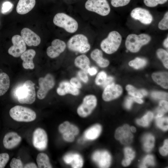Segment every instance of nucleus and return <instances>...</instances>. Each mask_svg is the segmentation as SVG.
Returning a JSON list of instances; mask_svg holds the SVG:
<instances>
[{"label": "nucleus", "mask_w": 168, "mask_h": 168, "mask_svg": "<svg viewBox=\"0 0 168 168\" xmlns=\"http://www.w3.org/2000/svg\"><path fill=\"white\" fill-rule=\"evenodd\" d=\"M35 83L30 80L18 85L13 91L14 97L20 103L32 104L35 100Z\"/></svg>", "instance_id": "obj_1"}, {"label": "nucleus", "mask_w": 168, "mask_h": 168, "mask_svg": "<svg viewBox=\"0 0 168 168\" xmlns=\"http://www.w3.org/2000/svg\"><path fill=\"white\" fill-rule=\"evenodd\" d=\"M9 113L14 120L20 122H30L36 118L35 112L32 109L21 105H16L10 110Z\"/></svg>", "instance_id": "obj_2"}, {"label": "nucleus", "mask_w": 168, "mask_h": 168, "mask_svg": "<svg viewBox=\"0 0 168 168\" xmlns=\"http://www.w3.org/2000/svg\"><path fill=\"white\" fill-rule=\"evenodd\" d=\"M151 40V37L147 34L143 33L137 35L131 34L127 36L125 45L128 50L132 53H136L142 46L147 44Z\"/></svg>", "instance_id": "obj_3"}, {"label": "nucleus", "mask_w": 168, "mask_h": 168, "mask_svg": "<svg viewBox=\"0 0 168 168\" xmlns=\"http://www.w3.org/2000/svg\"><path fill=\"white\" fill-rule=\"evenodd\" d=\"M67 45L70 50L84 54L90 49L91 46L87 37L82 34L75 35L68 40Z\"/></svg>", "instance_id": "obj_4"}, {"label": "nucleus", "mask_w": 168, "mask_h": 168, "mask_svg": "<svg viewBox=\"0 0 168 168\" xmlns=\"http://www.w3.org/2000/svg\"><path fill=\"white\" fill-rule=\"evenodd\" d=\"M122 36L117 31H112L107 37L101 41L100 46L103 51L107 54H112L119 48L122 41Z\"/></svg>", "instance_id": "obj_5"}, {"label": "nucleus", "mask_w": 168, "mask_h": 168, "mask_svg": "<svg viewBox=\"0 0 168 168\" xmlns=\"http://www.w3.org/2000/svg\"><path fill=\"white\" fill-rule=\"evenodd\" d=\"M54 24L64 29L69 33L75 32L78 26L77 21L73 18L64 13H58L54 16Z\"/></svg>", "instance_id": "obj_6"}, {"label": "nucleus", "mask_w": 168, "mask_h": 168, "mask_svg": "<svg viewBox=\"0 0 168 168\" xmlns=\"http://www.w3.org/2000/svg\"><path fill=\"white\" fill-rule=\"evenodd\" d=\"M97 100L93 95H89L84 97L82 103L78 107L77 113L79 116L86 118L90 115L96 106Z\"/></svg>", "instance_id": "obj_7"}, {"label": "nucleus", "mask_w": 168, "mask_h": 168, "mask_svg": "<svg viewBox=\"0 0 168 168\" xmlns=\"http://www.w3.org/2000/svg\"><path fill=\"white\" fill-rule=\"evenodd\" d=\"M85 7L89 11L103 16L108 15L110 11L107 0H87L85 4Z\"/></svg>", "instance_id": "obj_8"}, {"label": "nucleus", "mask_w": 168, "mask_h": 168, "mask_svg": "<svg viewBox=\"0 0 168 168\" xmlns=\"http://www.w3.org/2000/svg\"><path fill=\"white\" fill-rule=\"evenodd\" d=\"M58 130L62 134L63 140L70 142L74 141L75 136L79 133L78 128L68 121H65L60 124L58 127Z\"/></svg>", "instance_id": "obj_9"}, {"label": "nucleus", "mask_w": 168, "mask_h": 168, "mask_svg": "<svg viewBox=\"0 0 168 168\" xmlns=\"http://www.w3.org/2000/svg\"><path fill=\"white\" fill-rule=\"evenodd\" d=\"M39 88L37 93V96L40 100L45 98L48 91L54 87L55 82L54 76L51 74H47L44 77L39 79Z\"/></svg>", "instance_id": "obj_10"}, {"label": "nucleus", "mask_w": 168, "mask_h": 168, "mask_svg": "<svg viewBox=\"0 0 168 168\" xmlns=\"http://www.w3.org/2000/svg\"><path fill=\"white\" fill-rule=\"evenodd\" d=\"M48 142L47 133L43 129L38 128L33 134L32 143L34 147L40 151H43L47 148Z\"/></svg>", "instance_id": "obj_11"}, {"label": "nucleus", "mask_w": 168, "mask_h": 168, "mask_svg": "<svg viewBox=\"0 0 168 168\" xmlns=\"http://www.w3.org/2000/svg\"><path fill=\"white\" fill-rule=\"evenodd\" d=\"M13 45L8 49V54L14 57H18L26 50V44L21 36L14 35L12 38Z\"/></svg>", "instance_id": "obj_12"}, {"label": "nucleus", "mask_w": 168, "mask_h": 168, "mask_svg": "<svg viewBox=\"0 0 168 168\" xmlns=\"http://www.w3.org/2000/svg\"><path fill=\"white\" fill-rule=\"evenodd\" d=\"M91 158L100 168H108L111 164V156L106 151H96L92 155Z\"/></svg>", "instance_id": "obj_13"}, {"label": "nucleus", "mask_w": 168, "mask_h": 168, "mask_svg": "<svg viewBox=\"0 0 168 168\" xmlns=\"http://www.w3.org/2000/svg\"><path fill=\"white\" fill-rule=\"evenodd\" d=\"M130 16L132 18L145 25L150 24L153 20L152 16L150 12L142 8L136 7L133 9L131 12Z\"/></svg>", "instance_id": "obj_14"}, {"label": "nucleus", "mask_w": 168, "mask_h": 168, "mask_svg": "<svg viewBox=\"0 0 168 168\" xmlns=\"http://www.w3.org/2000/svg\"><path fill=\"white\" fill-rule=\"evenodd\" d=\"M122 91L121 86L113 83L105 88L102 94V98L106 101L111 100L119 97L121 94Z\"/></svg>", "instance_id": "obj_15"}, {"label": "nucleus", "mask_w": 168, "mask_h": 168, "mask_svg": "<svg viewBox=\"0 0 168 168\" xmlns=\"http://www.w3.org/2000/svg\"><path fill=\"white\" fill-rule=\"evenodd\" d=\"M115 137L121 143L127 145L131 142L133 136L131 132L129 125L125 124L117 129L115 133Z\"/></svg>", "instance_id": "obj_16"}, {"label": "nucleus", "mask_w": 168, "mask_h": 168, "mask_svg": "<svg viewBox=\"0 0 168 168\" xmlns=\"http://www.w3.org/2000/svg\"><path fill=\"white\" fill-rule=\"evenodd\" d=\"M66 47V44L64 41L55 39L52 41L51 45L47 48V54L49 57L55 58L63 52Z\"/></svg>", "instance_id": "obj_17"}, {"label": "nucleus", "mask_w": 168, "mask_h": 168, "mask_svg": "<svg viewBox=\"0 0 168 168\" xmlns=\"http://www.w3.org/2000/svg\"><path fill=\"white\" fill-rule=\"evenodd\" d=\"M21 36L28 46H37L40 44V36L28 28H24L21 30Z\"/></svg>", "instance_id": "obj_18"}, {"label": "nucleus", "mask_w": 168, "mask_h": 168, "mask_svg": "<svg viewBox=\"0 0 168 168\" xmlns=\"http://www.w3.org/2000/svg\"><path fill=\"white\" fill-rule=\"evenodd\" d=\"M21 141V137L16 133L12 132L6 133L4 136L3 143L4 147L8 149L16 147Z\"/></svg>", "instance_id": "obj_19"}, {"label": "nucleus", "mask_w": 168, "mask_h": 168, "mask_svg": "<svg viewBox=\"0 0 168 168\" xmlns=\"http://www.w3.org/2000/svg\"><path fill=\"white\" fill-rule=\"evenodd\" d=\"M63 160L67 164L70 165L73 168H82L84 164V160L82 156L77 153H69L65 155Z\"/></svg>", "instance_id": "obj_20"}, {"label": "nucleus", "mask_w": 168, "mask_h": 168, "mask_svg": "<svg viewBox=\"0 0 168 168\" xmlns=\"http://www.w3.org/2000/svg\"><path fill=\"white\" fill-rule=\"evenodd\" d=\"M57 92L60 96H64L70 94L73 96H77L80 93V91L72 85L70 82L67 81L61 82L57 89Z\"/></svg>", "instance_id": "obj_21"}, {"label": "nucleus", "mask_w": 168, "mask_h": 168, "mask_svg": "<svg viewBox=\"0 0 168 168\" xmlns=\"http://www.w3.org/2000/svg\"><path fill=\"white\" fill-rule=\"evenodd\" d=\"M36 54L35 50L29 49L26 50L20 56L23 61L22 66L26 69H32L34 68L33 59Z\"/></svg>", "instance_id": "obj_22"}, {"label": "nucleus", "mask_w": 168, "mask_h": 168, "mask_svg": "<svg viewBox=\"0 0 168 168\" xmlns=\"http://www.w3.org/2000/svg\"><path fill=\"white\" fill-rule=\"evenodd\" d=\"M35 3V0H19L16 7V12L21 15L26 14L34 7Z\"/></svg>", "instance_id": "obj_23"}, {"label": "nucleus", "mask_w": 168, "mask_h": 168, "mask_svg": "<svg viewBox=\"0 0 168 168\" xmlns=\"http://www.w3.org/2000/svg\"><path fill=\"white\" fill-rule=\"evenodd\" d=\"M101 131V126L100 124H96L90 127L85 131L84 137L87 140H94L99 137Z\"/></svg>", "instance_id": "obj_24"}, {"label": "nucleus", "mask_w": 168, "mask_h": 168, "mask_svg": "<svg viewBox=\"0 0 168 168\" xmlns=\"http://www.w3.org/2000/svg\"><path fill=\"white\" fill-rule=\"evenodd\" d=\"M90 56L91 58L100 67H106L109 64V61L103 58L102 52L98 49L93 50L91 53Z\"/></svg>", "instance_id": "obj_25"}, {"label": "nucleus", "mask_w": 168, "mask_h": 168, "mask_svg": "<svg viewBox=\"0 0 168 168\" xmlns=\"http://www.w3.org/2000/svg\"><path fill=\"white\" fill-rule=\"evenodd\" d=\"M153 80L158 84L165 89L168 88V74L167 72H158L152 75Z\"/></svg>", "instance_id": "obj_26"}, {"label": "nucleus", "mask_w": 168, "mask_h": 168, "mask_svg": "<svg viewBox=\"0 0 168 168\" xmlns=\"http://www.w3.org/2000/svg\"><path fill=\"white\" fill-rule=\"evenodd\" d=\"M74 64L77 67L87 72L90 68V61L88 57L82 54L77 56L75 59Z\"/></svg>", "instance_id": "obj_27"}, {"label": "nucleus", "mask_w": 168, "mask_h": 168, "mask_svg": "<svg viewBox=\"0 0 168 168\" xmlns=\"http://www.w3.org/2000/svg\"><path fill=\"white\" fill-rule=\"evenodd\" d=\"M36 161L38 168H52L49 156L45 153L42 152L39 153L37 156Z\"/></svg>", "instance_id": "obj_28"}, {"label": "nucleus", "mask_w": 168, "mask_h": 168, "mask_svg": "<svg viewBox=\"0 0 168 168\" xmlns=\"http://www.w3.org/2000/svg\"><path fill=\"white\" fill-rule=\"evenodd\" d=\"M10 80L9 76L5 72L0 73V96L4 95L10 86Z\"/></svg>", "instance_id": "obj_29"}, {"label": "nucleus", "mask_w": 168, "mask_h": 168, "mask_svg": "<svg viewBox=\"0 0 168 168\" xmlns=\"http://www.w3.org/2000/svg\"><path fill=\"white\" fill-rule=\"evenodd\" d=\"M144 150L147 152L150 151L154 146L155 139L154 136L151 134H147L142 138Z\"/></svg>", "instance_id": "obj_30"}, {"label": "nucleus", "mask_w": 168, "mask_h": 168, "mask_svg": "<svg viewBox=\"0 0 168 168\" xmlns=\"http://www.w3.org/2000/svg\"><path fill=\"white\" fill-rule=\"evenodd\" d=\"M125 159L122 162V164L124 166H128L131 161L135 156V152L131 148L127 147L124 149Z\"/></svg>", "instance_id": "obj_31"}, {"label": "nucleus", "mask_w": 168, "mask_h": 168, "mask_svg": "<svg viewBox=\"0 0 168 168\" xmlns=\"http://www.w3.org/2000/svg\"><path fill=\"white\" fill-rule=\"evenodd\" d=\"M153 116L152 112H148L141 119H138L136 122L139 125L144 127L147 126L152 120Z\"/></svg>", "instance_id": "obj_32"}, {"label": "nucleus", "mask_w": 168, "mask_h": 168, "mask_svg": "<svg viewBox=\"0 0 168 168\" xmlns=\"http://www.w3.org/2000/svg\"><path fill=\"white\" fill-rule=\"evenodd\" d=\"M147 63V60L143 58L137 57L129 62V65L134 68L138 69L143 67Z\"/></svg>", "instance_id": "obj_33"}, {"label": "nucleus", "mask_w": 168, "mask_h": 168, "mask_svg": "<svg viewBox=\"0 0 168 168\" xmlns=\"http://www.w3.org/2000/svg\"><path fill=\"white\" fill-rule=\"evenodd\" d=\"M157 57L162 62L164 66L168 68V53L166 50L162 49H159L156 51Z\"/></svg>", "instance_id": "obj_34"}, {"label": "nucleus", "mask_w": 168, "mask_h": 168, "mask_svg": "<svg viewBox=\"0 0 168 168\" xmlns=\"http://www.w3.org/2000/svg\"><path fill=\"white\" fill-rule=\"evenodd\" d=\"M168 102L163 100L159 102V106L157 110V113L156 118L162 117L168 111Z\"/></svg>", "instance_id": "obj_35"}, {"label": "nucleus", "mask_w": 168, "mask_h": 168, "mask_svg": "<svg viewBox=\"0 0 168 168\" xmlns=\"http://www.w3.org/2000/svg\"><path fill=\"white\" fill-rule=\"evenodd\" d=\"M156 123L157 126L164 131L167 130L168 117H158L156 118Z\"/></svg>", "instance_id": "obj_36"}, {"label": "nucleus", "mask_w": 168, "mask_h": 168, "mask_svg": "<svg viewBox=\"0 0 168 168\" xmlns=\"http://www.w3.org/2000/svg\"><path fill=\"white\" fill-rule=\"evenodd\" d=\"M126 90L128 93L133 97L142 98L143 96L142 95L141 90H138L134 87L133 86L128 85L126 86Z\"/></svg>", "instance_id": "obj_37"}, {"label": "nucleus", "mask_w": 168, "mask_h": 168, "mask_svg": "<svg viewBox=\"0 0 168 168\" xmlns=\"http://www.w3.org/2000/svg\"><path fill=\"white\" fill-rule=\"evenodd\" d=\"M158 28L162 30L168 29V12L165 14L163 18L159 22L158 24Z\"/></svg>", "instance_id": "obj_38"}, {"label": "nucleus", "mask_w": 168, "mask_h": 168, "mask_svg": "<svg viewBox=\"0 0 168 168\" xmlns=\"http://www.w3.org/2000/svg\"><path fill=\"white\" fill-rule=\"evenodd\" d=\"M107 77L106 73L104 71H101L98 73L95 80L96 84L98 85H102Z\"/></svg>", "instance_id": "obj_39"}, {"label": "nucleus", "mask_w": 168, "mask_h": 168, "mask_svg": "<svg viewBox=\"0 0 168 168\" xmlns=\"http://www.w3.org/2000/svg\"><path fill=\"white\" fill-rule=\"evenodd\" d=\"M168 0H143L144 4L147 7H154L158 4L166 3Z\"/></svg>", "instance_id": "obj_40"}, {"label": "nucleus", "mask_w": 168, "mask_h": 168, "mask_svg": "<svg viewBox=\"0 0 168 168\" xmlns=\"http://www.w3.org/2000/svg\"><path fill=\"white\" fill-rule=\"evenodd\" d=\"M154 165V158L151 155H147L144 159L142 164L140 166V168H147L146 165L153 166Z\"/></svg>", "instance_id": "obj_41"}, {"label": "nucleus", "mask_w": 168, "mask_h": 168, "mask_svg": "<svg viewBox=\"0 0 168 168\" xmlns=\"http://www.w3.org/2000/svg\"><path fill=\"white\" fill-rule=\"evenodd\" d=\"M9 159V154L7 153H0V168H4Z\"/></svg>", "instance_id": "obj_42"}, {"label": "nucleus", "mask_w": 168, "mask_h": 168, "mask_svg": "<svg viewBox=\"0 0 168 168\" xmlns=\"http://www.w3.org/2000/svg\"><path fill=\"white\" fill-rule=\"evenodd\" d=\"M130 0H111L112 5L115 7H123L128 4Z\"/></svg>", "instance_id": "obj_43"}, {"label": "nucleus", "mask_w": 168, "mask_h": 168, "mask_svg": "<svg viewBox=\"0 0 168 168\" xmlns=\"http://www.w3.org/2000/svg\"><path fill=\"white\" fill-rule=\"evenodd\" d=\"M152 97L156 99L166 100L168 98V93L160 91H154L151 94Z\"/></svg>", "instance_id": "obj_44"}, {"label": "nucleus", "mask_w": 168, "mask_h": 168, "mask_svg": "<svg viewBox=\"0 0 168 168\" xmlns=\"http://www.w3.org/2000/svg\"><path fill=\"white\" fill-rule=\"evenodd\" d=\"M10 166L12 168H22L24 166L21 160L13 158L10 164Z\"/></svg>", "instance_id": "obj_45"}, {"label": "nucleus", "mask_w": 168, "mask_h": 168, "mask_svg": "<svg viewBox=\"0 0 168 168\" xmlns=\"http://www.w3.org/2000/svg\"><path fill=\"white\" fill-rule=\"evenodd\" d=\"M12 6V4L9 2L7 1L4 2L2 7V13L3 14L7 13L11 9Z\"/></svg>", "instance_id": "obj_46"}, {"label": "nucleus", "mask_w": 168, "mask_h": 168, "mask_svg": "<svg viewBox=\"0 0 168 168\" xmlns=\"http://www.w3.org/2000/svg\"><path fill=\"white\" fill-rule=\"evenodd\" d=\"M160 154L163 156L167 155L168 153V140L166 139L164 142L163 146L161 147L159 149Z\"/></svg>", "instance_id": "obj_47"}, {"label": "nucleus", "mask_w": 168, "mask_h": 168, "mask_svg": "<svg viewBox=\"0 0 168 168\" xmlns=\"http://www.w3.org/2000/svg\"><path fill=\"white\" fill-rule=\"evenodd\" d=\"M78 75L80 79L84 82L87 83L88 81V77L86 72L82 70L78 71Z\"/></svg>", "instance_id": "obj_48"}, {"label": "nucleus", "mask_w": 168, "mask_h": 168, "mask_svg": "<svg viewBox=\"0 0 168 168\" xmlns=\"http://www.w3.org/2000/svg\"><path fill=\"white\" fill-rule=\"evenodd\" d=\"M70 82L72 85L78 89L81 88L82 87L81 82L76 77H73L71 78Z\"/></svg>", "instance_id": "obj_49"}, {"label": "nucleus", "mask_w": 168, "mask_h": 168, "mask_svg": "<svg viewBox=\"0 0 168 168\" xmlns=\"http://www.w3.org/2000/svg\"><path fill=\"white\" fill-rule=\"evenodd\" d=\"M134 101L133 97H128L126 99L125 102V106L128 109H130Z\"/></svg>", "instance_id": "obj_50"}, {"label": "nucleus", "mask_w": 168, "mask_h": 168, "mask_svg": "<svg viewBox=\"0 0 168 168\" xmlns=\"http://www.w3.org/2000/svg\"><path fill=\"white\" fill-rule=\"evenodd\" d=\"M114 80V78L111 76L107 77L104 83L102 85L103 87L105 88L107 85L112 83Z\"/></svg>", "instance_id": "obj_51"}, {"label": "nucleus", "mask_w": 168, "mask_h": 168, "mask_svg": "<svg viewBox=\"0 0 168 168\" xmlns=\"http://www.w3.org/2000/svg\"><path fill=\"white\" fill-rule=\"evenodd\" d=\"M97 70L96 68L95 67L90 68L88 70L87 72L91 76H93L96 74Z\"/></svg>", "instance_id": "obj_52"}, {"label": "nucleus", "mask_w": 168, "mask_h": 168, "mask_svg": "<svg viewBox=\"0 0 168 168\" xmlns=\"http://www.w3.org/2000/svg\"><path fill=\"white\" fill-rule=\"evenodd\" d=\"M25 168H37L38 166L35 163L33 162H30L26 164L24 166Z\"/></svg>", "instance_id": "obj_53"}, {"label": "nucleus", "mask_w": 168, "mask_h": 168, "mask_svg": "<svg viewBox=\"0 0 168 168\" xmlns=\"http://www.w3.org/2000/svg\"><path fill=\"white\" fill-rule=\"evenodd\" d=\"M133 98L134 101L138 103L142 104L143 102V101L140 98L135 97H133Z\"/></svg>", "instance_id": "obj_54"}, {"label": "nucleus", "mask_w": 168, "mask_h": 168, "mask_svg": "<svg viewBox=\"0 0 168 168\" xmlns=\"http://www.w3.org/2000/svg\"><path fill=\"white\" fill-rule=\"evenodd\" d=\"M163 45L164 47L166 48L168 47V37L164 40L163 42Z\"/></svg>", "instance_id": "obj_55"}, {"label": "nucleus", "mask_w": 168, "mask_h": 168, "mask_svg": "<svg viewBox=\"0 0 168 168\" xmlns=\"http://www.w3.org/2000/svg\"><path fill=\"white\" fill-rule=\"evenodd\" d=\"M140 90L143 96H146L147 95V92L145 90L142 89Z\"/></svg>", "instance_id": "obj_56"}, {"label": "nucleus", "mask_w": 168, "mask_h": 168, "mask_svg": "<svg viewBox=\"0 0 168 168\" xmlns=\"http://www.w3.org/2000/svg\"><path fill=\"white\" fill-rule=\"evenodd\" d=\"M130 129L133 132H135L136 131V128L133 126L131 127L130 128Z\"/></svg>", "instance_id": "obj_57"}]
</instances>
